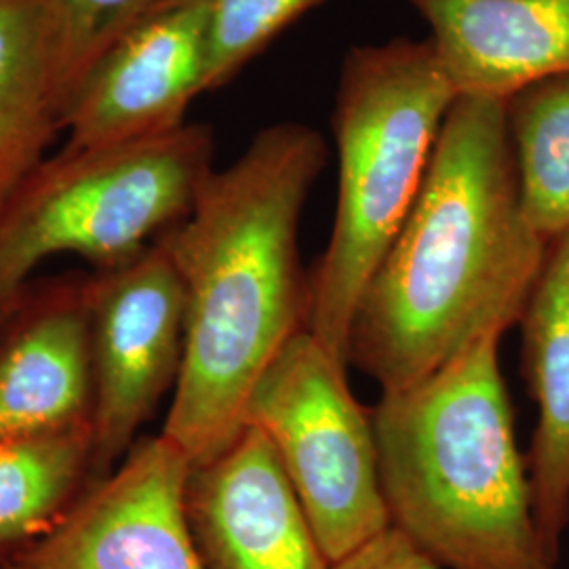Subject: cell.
Returning a JSON list of instances; mask_svg holds the SVG:
<instances>
[{
  "label": "cell",
  "instance_id": "cell-1",
  "mask_svg": "<svg viewBox=\"0 0 569 569\" xmlns=\"http://www.w3.org/2000/svg\"><path fill=\"white\" fill-rule=\"evenodd\" d=\"M549 243L523 213L507 106L458 96L416 203L357 302L348 366L397 392L502 338L521 321Z\"/></svg>",
  "mask_w": 569,
  "mask_h": 569
},
{
  "label": "cell",
  "instance_id": "cell-2",
  "mask_svg": "<svg viewBox=\"0 0 569 569\" xmlns=\"http://www.w3.org/2000/svg\"><path fill=\"white\" fill-rule=\"evenodd\" d=\"M326 164L317 129L266 127L234 163L209 173L192 211L157 239L186 293L182 371L161 435L192 467L243 435L251 390L308 329L310 272L298 230Z\"/></svg>",
  "mask_w": 569,
  "mask_h": 569
},
{
  "label": "cell",
  "instance_id": "cell-3",
  "mask_svg": "<svg viewBox=\"0 0 569 569\" xmlns=\"http://www.w3.org/2000/svg\"><path fill=\"white\" fill-rule=\"evenodd\" d=\"M500 338L373 407L390 529L441 569H555L533 519Z\"/></svg>",
  "mask_w": 569,
  "mask_h": 569
},
{
  "label": "cell",
  "instance_id": "cell-4",
  "mask_svg": "<svg viewBox=\"0 0 569 569\" xmlns=\"http://www.w3.org/2000/svg\"><path fill=\"white\" fill-rule=\"evenodd\" d=\"M456 98L430 39L352 47L342 61L331 119L338 203L310 270L308 331L346 366L357 302L416 203Z\"/></svg>",
  "mask_w": 569,
  "mask_h": 569
},
{
  "label": "cell",
  "instance_id": "cell-5",
  "mask_svg": "<svg viewBox=\"0 0 569 569\" xmlns=\"http://www.w3.org/2000/svg\"><path fill=\"white\" fill-rule=\"evenodd\" d=\"M211 127L47 157L0 207V306L61 253L121 264L182 222L213 167Z\"/></svg>",
  "mask_w": 569,
  "mask_h": 569
},
{
  "label": "cell",
  "instance_id": "cell-6",
  "mask_svg": "<svg viewBox=\"0 0 569 569\" xmlns=\"http://www.w3.org/2000/svg\"><path fill=\"white\" fill-rule=\"evenodd\" d=\"M346 367L300 331L266 367L244 416L270 441L331 566L390 528L371 413Z\"/></svg>",
  "mask_w": 569,
  "mask_h": 569
},
{
  "label": "cell",
  "instance_id": "cell-7",
  "mask_svg": "<svg viewBox=\"0 0 569 569\" xmlns=\"http://www.w3.org/2000/svg\"><path fill=\"white\" fill-rule=\"evenodd\" d=\"M93 376L91 483L119 467L183 361L186 293L161 244L87 274Z\"/></svg>",
  "mask_w": 569,
  "mask_h": 569
},
{
  "label": "cell",
  "instance_id": "cell-8",
  "mask_svg": "<svg viewBox=\"0 0 569 569\" xmlns=\"http://www.w3.org/2000/svg\"><path fill=\"white\" fill-rule=\"evenodd\" d=\"M211 0H154L91 63L66 106L63 148H103L186 124L207 91Z\"/></svg>",
  "mask_w": 569,
  "mask_h": 569
},
{
  "label": "cell",
  "instance_id": "cell-9",
  "mask_svg": "<svg viewBox=\"0 0 569 569\" xmlns=\"http://www.w3.org/2000/svg\"><path fill=\"white\" fill-rule=\"evenodd\" d=\"M192 462L163 435L136 441L58 526L21 552L28 569H204L186 512Z\"/></svg>",
  "mask_w": 569,
  "mask_h": 569
},
{
  "label": "cell",
  "instance_id": "cell-10",
  "mask_svg": "<svg viewBox=\"0 0 569 569\" xmlns=\"http://www.w3.org/2000/svg\"><path fill=\"white\" fill-rule=\"evenodd\" d=\"M186 512L204 569H333L260 428L192 467Z\"/></svg>",
  "mask_w": 569,
  "mask_h": 569
},
{
  "label": "cell",
  "instance_id": "cell-11",
  "mask_svg": "<svg viewBox=\"0 0 569 569\" xmlns=\"http://www.w3.org/2000/svg\"><path fill=\"white\" fill-rule=\"evenodd\" d=\"M93 422L87 274L23 287L0 327V441Z\"/></svg>",
  "mask_w": 569,
  "mask_h": 569
},
{
  "label": "cell",
  "instance_id": "cell-12",
  "mask_svg": "<svg viewBox=\"0 0 569 569\" xmlns=\"http://www.w3.org/2000/svg\"><path fill=\"white\" fill-rule=\"evenodd\" d=\"M458 96L507 102L569 74V0H407Z\"/></svg>",
  "mask_w": 569,
  "mask_h": 569
},
{
  "label": "cell",
  "instance_id": "cell-13",
  "mask_svg": "<svg viewBox=\"0 0 569 569\" xmlns=\"http://www.w3.org/2000/svg\"><path fill=\"white\" fill-rule=\"evenodd\" d=\"M521 376L538 407L528 472L533 519L550 566L569 528V230L547 260L521 315Z\"/></svg>",
  "mask_w": 569,
  "mask_h": 569
},
{
  "label": "cell",
  "instance_id": "cell-14",
  "mask_svg": "<svg viewBox=\"0 0 569 569\" xmlns=\"http://www.w3.org/2000/svg\"><path fill=\"white\" fill-rule=\"evenodd\" d=\"M47 0H0V207L61 131Z\"/></svg>",
  "mask_w": 569,
  "mask_h": 569
},
{
  "label": "cell",
  "instance_id": "cell-15",
  "mask_svg": "<svg viewBox=\"0 0 569 569\" xmlns=\"http://www.w3.org/2000/svg\"><path fill=\"white\" fill-rule=\"evenodd\" d=\"M91 456L93 422L0 441V552L58 526L89 488Z\"/></svg>",
  "mask_w": 569,
  "mask_h": 569
},
{
  "label": "cell",
  "instance_id": "cell-16",
  "mask_svg": "<svg viewBox=\"0 0 569 569\" xmlns=\"http://www.w3.org/2000/svg\"><path fill=\"white\" fill-rule=\"evenodd\" d=\"M505 106L523 213L552 241L569 230V74L531 82Z\"/></svg>",
  "mask_w": 569,
  "mask_h": 569
},
{
  "label": "cell",
  "instance_id": "cell-17",
  "mask_svg": "<svg viewBox=\"0 0 569 569\" xmlns=\"http://www.w3.org/2000/svg\"><path fill=\"white\" fill-rule=\"evenodd\" d=\"M323 0H211L207 91L232 81L289 23Z\"/></svg>",
  "mask_w": 569,
  "mask_h": 569
},
{
  "label": "cell",
  "instance_id": "cell-18",
  "mask_svg": "<svg viewBox=\"0 0 569 569\" xmlns=\"http://www.w3.org/2000/svg\"><path fill=\"white\" fill-rule=\"evenodd\" d=\"M154 0H47L63 112L91 63Z\"/></svg>",
  "mask_w": 569,
  "mask_h": 569
},
{
  "label": "cell",
  "instance_id": "cell-19",
  "mask_svg": "<svg viewBox=\"0 0 569 569\" xmlns=\"http://www.w3.org/2000/svg\"><path fill=\"white\" fill-rule=\"evenodd\" d=\"M333 569H441L399 531L388 528L363 549L348 555Z\"/></svg>",
  "mask_w": 569,
  "mask_h": 569
},
{
  "label": "cell",
  "instance_id": "cell-20",
  "mask_svg": "<svg viewBox=\"0 0 569 569\" xmlns=\"http://www.w3.org/2000/svg\"><path fill=\"white\" fill-rule=\"evenodd\" d=\"M16 302H18V300H16ZM16 302H13V305H16ZM13 305L0 306V327L4 323V319H7V315L11 312Z\"/></svg>",
  "mask_w": 569,
  "mask_h": 569
},
{
  "label": "cell",
  "instance_id": "cell-21",
  "mask_svg": "<svg viewBox=\"0 0 569 569\" xmlns=\"http://www.w3.org/2000/svg\"><path fill=\"white\" fill-rule=\"evenodd\" d=\"M0 569H28L26 566H21V563H16V566H9V568H0Z\"/></svg>",
  "mask_w": 569,
  "mask_h": 569
}]
</instances>
